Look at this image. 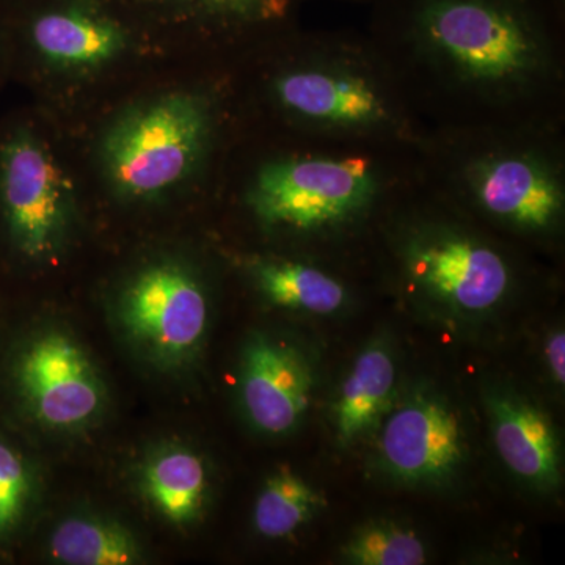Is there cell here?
Masks as SVG:
<instances>
[{
    "label": "cell",
    "instance_id": "obj_11",
    "mask_svg": "<svg viewBox=\"0 0 565 565\" xmlns=\"http://www.w3.org/2000/svg\"><path fill=\"white\" fill-rule=\"evenodd\" d=\"M17 377L32 414L46 426L79 427L102 411V379L68 334L35 338L18 360Z\"/></svg>",
    "mask_w": 565,
    "mask_h": 565
},
{
    "label": "cell",
    "instance_id": "obj_22",
    "mask_svg": "<svg viewBox=\"0 0 565 565\" xmlns=\"http://www.w3.org/2000/svg\"><path fill=\"white\" fill-rule=\"evenodd\" d=\"M546 360H548L550 370L557 385L565 384V334L563 330L555 332L550 337L545 348Z\"/></svg>",
    "mask_w": 565,
    "mask_h": 565
},
{
    "label": "cell",
    "instance_id": "obj_14",
    "mask_svg": "<svg viewBox=\"0 0 565 565\" xmlns=\"http://www.w3.org/2000/svg\"><path fill=\"white\" fill-rule=\"evenodd\" d=\"M313 375L299 351L255 334L241 362V397L244 411L264 434L291 433L311 399Z\"/></svg>",
    "mask_w": 565,
    "mask_h": 565
},
{
    "label": "cell",
    "instance_id": "obj_13",
    "mask_svg": "<svg viewBox=\"0 0 565 565\" xmlns=\"http://www.w3.org/2000/svg\"><path fill=\"white\" fill-rule=\"evenodd\" d=\"M226 263L253 291L275 308L297 313L333 315L351 300V286L321 256L269 250H225Z\"/></svg>",
    "mask_w": 565,
    "mask_h": 565
},
{
    "label": "cell",
    "instance_id": "obj_9",
    "mask_svg": "<svg viewBox=\"0 0 565 565\" xmlns=\"http://www.w3.org/2000/svg\"><path fill=\"white\" fill-rule=\"evenodd\" d=\"M181 65L233 70L300 25L303 0H128Z\"/></svg>",
    "mask_w": 565,
    "mask_h": 565
},
{
    "label": "cell",
    "instance_id": "obj_2",
    "mask_svg": "<svg viewBox=\"0 0 565 565\" xmlns=\"http://www.w3.org/2000/svg\"><path fill=\"white\" fill-rule=\"evenodd\" d=\"M422 185L414 145L285 136L241 129L210 206L252 232L305 253L343 247L386 222Z\"/></svg>",
    "mask_w": 565,
    "mask_h": 565
},
{
    "label": "cell",
    "instance_id": "obj_18",
    "mask_svg": "<svg viewBox=\"0 0 565 565\" xmlns=\"http://www.w3.org/2000/svg\"><path fill=\"white\" fill-rule=\"evenodd\" d=\"M51 553L70 565H132L140 563L139 544L120 523L74 516L51 539Z\"/></svg>",
    "mask_w": 565,
    "mask_h": 565
},
{
    "label": "cell",
    "instance_id": "obj_3",
    "mask_svg": "<svg viewBox=\"0 0 565 565\" xmlns=\"http://www.w3.org/2000/svg\"><path fill=\"white\" fill-rule=\"evenodd\" d=\"M239 131L230 71L174 65L71 132L92 207L210 206Z\"/></svg>",
    "mask_w": 565,
    "mask_h": 565
},
{
    "label": "cell",
    "instance_id": "obj_15",
    "mask_svg": "<svg viewBox=\"0 0 565 565\" xmlns=\"http://www.w3.org/2000/svg\"><path fill=\"white\" fill-rule=\"evenodd\" d=\"M494 445L512 473L535 489L561 484V449L548 416L515 394L494 393L487 401Z\"/></svg>",
    "mask_w": 565,
    "mask_h": 565
},
{
    "label": "cell",
    "instance_id": "obj_23",
    "mask_svg": "<svg viewBox=\"0 0 565 565\" xmlns=\"http://www.w3.org/2000/svg\"><path fill=\"white\" fill-rule=\"evenodd\" d=\"M303 2H307V0H303ZM338 2L362 3V6H370L373 0H338Z\"/></svg>",
    "mask_w": 565,
    "mask_h": 565
},
{
    "label": "cell",
    "instance_id": "obj_20",
    "mask_svg": "<svg viewBox=\"0 0 565 565\" xmlns=\"http://www.w3.org/2000/svg\"><path fill=\"white\" fill-rule=\"evenodd\" d=\"M345 563L355 565H422L426 548L415 533L390 522L360 527L344 545Z\"/></svg>",
    "mask_w": 565,
    "mask_h": 565
},
{
    "label": "cell",
    "instance_id": "obj_17",
    "mask_svg": "<svg viewBox=\"0 0 565 565\" xmlns=\"http://www.w3.org/2000/svg\"><path fill=\"white\" fill-rule=\"evenodd\" d=\"M140 484L152 508L173 525H191L202 514L206 468L189 449L169 448L152 456L143 465Z\"/></svg>",
    "mask_w": 565,
    "mask_h": 565
},
{
    "label": "cell",
    "instance_id": "obj_19",
    "mask_svg": "<svg viewBox=\"0 0 565 565\" xmlns=\"http://www.w3.org/2000/svg\"><path fill=\"white\" fill-rule=\"evenodd\" d=\"M319 505L321 498L313 487L288 468H281L259 492L253 522L264 537H288L311 520Z\"/></svg>",
    "mask_w": 565,
    "mask_h": 565
},
{
    "label": "cell",
    "instance_id": "obj_4",
    "mask_svg": "<svg viewBox=\"0 0 565 565\" xmlns=\"http://www.w3.org/2000/svg\"><path fill=\"white\" fill-rule=\"evenodd\" d=\"M241 129L418 147L427 125L366 31L305 29L230 70Z\"/></svg>",
    "mask_w": 565,
    "mask_h": 565
},
{
    "label": "cell",
    "instance_id": "obj_16",
    "mask_svg": "<svg viewBox=\"0 0 565 565\" xmlns=\"http://www.w3.org/2000/svg\"><path fill=\"white\" fill-rule=\"evenodd\" d=\"M396 367L392 353L382 344H371L359 356L334 403V427L343 446L366 433L392 397Z\"/></svg>",
    "mask_w": 565,
    "mask_h": 565
},
{
    "label": "cell",
    "instance_id": "obj_1",
    "mask_svg": "<svg viewBox=\"0 0 565 565\" xmlns=\"http://www.w3.org/2000/svg\"><path fill=\"white\" fill-rule=\"evenodd\" d=\"M366 33L427 126L565 125V0H373Z\"/></svg>",
    "mask_w": 565,
    "mask_h": 565
},
{
    "label": "cell",
    "instance_id": "obj_8",
    "mask_svg": "<svg viewBox=\"0 0 565 565\" xmlns=\"http://www.w3.org/2000/svg\"><path fill=\"white\" fill-rule=\"evenodd\" d=\"M92 207L71 132L36 107L0 136V223L33 267L66 255Z\"/></svg>",
    "mask_w": 565,
    "mask_h": 565
},
{
    "label": "cell",
    "instance_id": "obj_10",
    "mask_svg": "<svg viewBox=\"0 0 565 565\" xmlns=\"http://www.w3.org/2000/svg\"><path fill=\"white\" fill-rule=\"evenodd\" d=\"M117 313L141 351L163 366H180L195 355L206 333V274L184 253H151L122 277Z\"/></svg>",
    "mask_w": 565,
    "mask_h": 565
},
{
    "label": "cell",
    "instance_id": "obj_12",
    "mask_svg": "<svg viewBox=\"0 0 565 565\" xmlns=\"http://www.w3.org/2000/svg\"><path fill=\"white\" fill-rule=\"evenodd\" d=\"M379 455L386 473L405 484H437L463 462L462 426L435 397L416 396L386 419Z\"/></svg>",
    "mask_w": 565,
    "mask_h": 565
},
{
    "label": "cell",
    "instance_id": "obj_5",
    "mask_svg": "<svg viewBox=\"0 0 565 565\" xmlns=\"http://www.w3.org/2000/svg\"><path fill=\"white\" fill-rule=\"evenodd\" d=\"M427 192L500 236L550 244L565 222V125L427 126Z\"/></svg>",
    "mask_w": 565,
    "mask_h": 565
},
{
    "label": "cell",
    "instance_id": "obj_21",
    "mask_svg": "<svg viewBox=\"0 0 565 565\" xmlns=\"http://www.w3.org/2000/svg\"><path fill=\"white\" fill-rule=\"evenodd\" d=\"M31 494V478L21 456L0 441V535L20 523Z\"/></svg>",
    "mask_w": 565,
    "mask_h": 565
},
{
    "label": "cell",
    "instance_id": "obj_7",
    "mask_svg": "<svg viewBox=\"0 0 565 565\" xmlns=\"http://www.w3.org/2000/svg\"><path fill=\"white\" fill-rule=\"evenodd\" d=\"M381 236L401 286L429 302L484 313L514 291L519 267L511 248L423 185Z\"/></svg>",
    "mask_w": 565,
    "mask_h": 565
},
{
    "label": "cell",
    "instance_id": "obj_6",
    "mask_svg": "<svg viewBox=\"0 0 565 565\" xmlns=\"http://www.w3.org/2000/svg\"><path fill=\"white\" fill-rule=\"evenodd\" d=\"M14 32L36 109L68 132L181 65L128 0H20Z\"/></svg>",
    "mask_w": 565,
    "mask_h": 565
}]
</instances>
